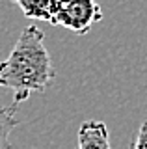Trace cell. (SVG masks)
I'll return each instance as SVG.
<instances>
[{"mask_svg": "<svg viewBox=\"0 0 147 149\" xmlns=\"http://www.w3.org/2000/svg\"><path fill=\"white\" fill-rule=\"evenodd\" d=\"M56 71L45 47V34L37 26H26L13 50L0 62V88L13 90V104L19 106L30 93H43L54 82Z\"/></svg>", "mask_w": 147, "mask_h": 149, "instance_id": "6da1fadb", "label": "cell"}, {"mask_svg": "<svg viewBox=\"0 0 147 149\" xmlns=\"http://www.w3.org/2000/svg\"><path fill=\"white\" fill-rule=\"evenodd\" d=\"M101 19H103V9L97 0H58L52 24L63 26L78 36H84Z\"/></svg>", "mask_w": 147, "mask_h": 149, "instance_id": "7a4b0ae2", "label": "cell"}, {"mask_svg": "<svg viewBox=\"0 0 147 149\" xmlns=\"http://www.w3.org/2000/svg\"><path fill=\"white\" fill-rule=\"evenodd\" d=\"M76 149H112L108 127L103 121H84L78 129V147Z\"/></svg>", "mask_w": 147, "mask_h": 149, "instance_id": "3957f363", "label": "cell"}, {"mask_svg": "<svg viewBox=\"0 0 147 149\" xmlns=\"http://www.w3.org/2000/svg\"><path fill=\"white\" fill-rule=\"evenodd\" d=\"M11 2L21 8L24 17L52 22L58 0H11Z\"/></svg>", "mask_w": 147, "mask_h": 149, "instance_id": "277c9868", "label": "cell"}, {"mask_svg": "<svg viewBox=\"0 0 147 149\" xmlns=\"http://www.w3.org/2000/svg\"><path fill=\"white\" fill-rule=\"evenodd\" d=\"M15 112H17V104H13V102L10 106L0 104V149H11L10 134L19 125V119L15 118Z\"/></svg>", "mask_w": 147, "mask_h": 149, "instance_id": "5b68a950", "label": "cell"}, {"mask_svg": "<svg viewBox=\"0 0 147 149\" xmlns=\"http://www.w3.org/2000/svg\"><path fill=\"white\" fill-rule=\"evenodd\" d=\"M130 149H147V119L141 121L140 129L136 132L134 142L130 143Z\"/></svg>", "mask_w": 147, "mask_h": 149, "instance_id": "8992f818", "label": "cell"}]
</instances>
